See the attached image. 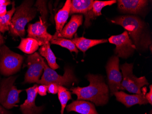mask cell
<instances>
[{"instance_id":"cell-1","label":"cell","mask_w":152,"mask_h":114,"mask_svg":"<svg viewBox=\"0 0 152 114\" xmlns=\"http://www.w3.org/2000/svg\"><path fill=\"white\" fill-rule=\"evenodd\" d=\"M86 77L89 85L86 87L71 88L72 94L77 96V100L90 101L96 106L107 104L109 100V89L103 77L93 74H88Z\"/></svg>"},{"instance_id":"cell-2","label":"cell","mask_w":152,"mask_h":114,"mask_svg":"<svg viewBox=\"0 0 152 114\" xmlns=\"http://www.w3.org/2000/svg\"><path fill=\"white\" fill-rule=\"evenodd\" d=\"M33 3V1L26 0L16 8L9 26L10 32L14 36H24L26 25L35 18L38 11Z\"/></svg>"},{"instance_id":"cell-3","label":"cell","mask_w":152,"mask_h":114,"mask_svg":"<svg viewBox=\"0 0 152 114\" xmlns=\"http://www.w3.org/2000/svg\"><path fill=\"white\" fill-rule=\"evenodd\" d=\"M111 22L121 26L126 30L136 49L140 46L147 49L150 42L149 38L142 35L143 24L139 18L131 15L122 16L112 20Z\"/></svg>"},{"instance_id":"cell-4","label":"cell","mask_w":152,"mask_h":114,"mask_svg":"<svg viewBox=\"0 0 152 114\" xmlns=\"http://www.w3.org/2000/svg\"><path fill=\"white\" fill-rule=\"evenodd\" d=\"M44 73L38 84L46 85L54 83L60 86H68L78 82L77 78L74 75L72 68L69 67L65 68L64 74L61 75L55 70L52 69L44 62Z\"/></svg>"},{"instance_id":"cell-5","label":"cell","mask_w":152,"mask_h":114,"mask_svg":"<svg viewBox=\"0 0 152 114\" xmlns=\"http://www.w3.org/2000/svg\"><path fill=\"white\" fill-rule=\"evenodd\" d=\"M24 58L23 56L11 51L3 45L0 48V72L5 76H10L19 71Z\"/></svg>"},{"instance_id":"cell-6","label":"cell","mask_w":152,"mask_h":114,"mask_svg":"<svg viewBox=\"0 0 152 114\" xmlns=\"http://www.w3.org/2000/svg\"><path fill=\"white\" fill-rule=\"evenodd\" d=\"M17 76L3 79L0 85V104L5 108L10 109L18 106L19 95L23 90H18L14 85Z\"/></svg>"},{"instance_id":"cell-7","label":"cell","mask_w":152,"mask_h":114,"mask_svg":"<svg viewBox=\"0 0 152 114\" xmlns=\"http://www.w3.org/2000/svg\"><path fill=\"white\" fill-rule=\"evenodd\" d=\"M133 63H127L120 66L123 75L120 90H126L135 94H140L142 93L141 88L149 84L145 77L137 78L133 74Z\"/></svg>"},{"instance_id":"cell-8","label":"cell","mask_w":152,"mask_h":114,"mask_svg":"<svg viewBox=\"0 0 152 114\" xmlns=\"http://www.w3.org/2000/svg\"><path fill=\"white\" fill-rule=\"evenodd\" d=\"M44 59L37 52L28 56L26 61L28 69L25 76V83L38 84L44 70Z\"/></svg>"},{"instance_id":"cell-9","label":"cell","mask_w":152,"mask_h":114,"mask_svg":"<svg viewBox=\"0 0 152 114\" xmlns=\"http://www.w3.org/2000/svg\"><path fill=\"white\" fill-rule=\"evenodd\" d=\"M108 41L116 45L114 52L118 57L128 58L134 54L136 49L126 31L119 35L112 36L109 38Z\"/></svg>"},{"instance_id":"cell-10","label":"cell","mask_w":152,"mask_h":114,"mask_svg":"<svg viewBox=\"0 0 152 114\" xmlns=\"http://www.w3.org/2000/svg\"><path fill=\"white\" fill-rule=\"evenodd\" d=\"M119 68V58L117 56L112 57L106 67L108 87L111 96L120 90L123 77Z\"/></svg>"},{"instance_id":"cell-11","label":"cell","mask_w":152,"mask_h":114,"mask_svg":"<svg viewBox=\"0 0 152 114\" xmlns=\"http://www.w3.org/2000/svg\"><path fill=\"white\" fill-rule=\"evenodd\" d=\"M27 32L28 37L37 41L40 46L50 42L53 38V36L48 32L47 25L40 21L29 24Z\"/></svg>"},{"instance_id":"cell-12","label":"cell","mask_w":152,"mask_h":114,"mask_svg":"<svg viewBox=\"0 0 152 114\" xmlns=\"http://www.w3.org/2000/svg\"><path fill=\"white\" fill-rule=\"evenodd\" d=\"M37 85H34L33 87L26 89L27 99L20 106V110L23 114H40L43 109V106H37L35 99L37 96Z\"/></svg>"},{"instance_id":"cell-13","label":"cell","mask_w":152,"mask_h":114,"mask_svg":"<svg viewBox=\"0 0 152 114\" xmlns=\"http://www.w3.org/2000/svg\"><path fill=\"white\" fill-rule=\"evenodd\" d=\"M147 88H144L140 94L130 95L124 92L118 91L114 94L118 101L124 104L127 107L129 108L133 105L139 104L140 105L147 104L148 102L145 97Z\"/></svg>"},{"instance_id":"cell-14","label":"cell","mask_w":152,"mask_h":114,"mask_svg":"<svg viewBox=\"0 0 152 114\" xmlns=\"http://www.w3.org/2000/svg\"><path fill=\"white\" fill-rule=\"evenodd\" d=\"M118 8L124 13L140 14L148 4L145 0H119L118 1Z\"/></svg>"},{"instance_id":"cell-15","label":"cell","mask_w":152,"mask_h":114,"mask_svg":"<svg viewBox=\"0 0 152 114\" xmlns=\"http://www.w3.org/2000/svg\"><path fill=\"white\" fill-rule=\"evenodd\" d=\"M83 22L82 14H74L72 16L69 22L63 28L61 33L56 36L53 35V37L72 39L78 27L83 24Z\"/></svg>"},{"instance_id":"cell-16","label":"cell","mask_w":152,"mask_h":114,"mask_svg":"<svg viewBox=\"0 0 152 114\" xmlns=\"http://www.w3.org/2000/svg\"><path fill=\"white\" fill-rule=\"evenodd\" d=\"M67 112L74 111L80 114H99L92 103L83 100L73 101L66 106Z\"/></svg>"},{"instance_id":"cell-17","label":"cell","mask_w":152,"mask_h":114,"mask_svg":"<svg viewBox=\"0 0 152 114\" xmlns=\"http://www.w3.org/2000/svg\"><path fill=\"white\" fill-rule=\"evenodd\" d=\"M117 2L116 0L100 1H95L93 4L92 9L85 15V20L84 25L86 27H88L91 25V21L94 19L96 17L102 15V8L106 6H111Z\"/></svg>"},{"instance_id":"cell-18","label":"cell","mask_w":152,"mask_h":114,"mask_svg":"<svg viewBox=\"0 0 152 114\" xmlns=\"http://www.w3.org/2000/svg\"><path fill=\"white\" fill-rule=\"evenodd\" d=\"M71 1L66 0L63 8L59 10L55 16V21L56 24V32L54 36H56L59 34L66 23L70 12Z\"/></svg>"},{"instance_id":"cell-19","label":"cell","mask_w":152,"mask_h":114,"mask_svg":"<svg viewBox=\"0 0 152 114\" xmlns=\"http://www.w3.org/2000/svg\"><path fill=\"white\" fill-rule=\"evenodd\" d=\"M93 0H72L71 1L70 14H83L86 15L92 9Z\"/></svg>"},{"instance_id":"cell-20","label":"cell","mask_w":152,"mask_h":114,"mask_svg":"<svg viewBox=\"0 0 152 114\" xmlns=\"http://www.w3.org/2000/svg\"><path fill=\"white\" fill-rule=\"evenodd\" d=\"M71 40L77 49L84 53L90 48L107 42V39H90L84 37L75 38Z\"/></svg>"},{"instance_id":"cell-21","label":"cell","mask_w":152,"mask_h":114,"mask_svg":"<svg viewBox=\"0 0 152 114\" xmlns=\"http://www.w3.org/2000/svg\"><path fill=\"white\" fill-rule=\"evenodd\" d=\"M39 52L41 56L43 57L46 59L50 68L53 70L59 68V66L56 62V56L50 47V42L41 46L39 49Z\"/></svg>"},{"instance_id":"cell-22","label":"cell","mask_w":152,"mask_h":114,"mask_svg":"<svg viewBox=\"0 0 152 114\" xmlns=\"http://www.w3.org/2000/svg\"><path fill=\"white\" fill-rule=\"evenodd\" d=\"M40 46L38 42L30 38H21L20 43L17 48L23 53L32 54L36 52Z\"/></svg>"},{"instance_id":"cell-23","label":"cell","mask_w":152,"mask_h":114,"mask_svg":"<svg viewBox=\"0 0 152 114\" xmlns=\"http://www.w3.org/2000/svg\"><path fill=\"white\" fill-rule=\"evenodd\" d=\"M12 4V9L7 12L6 15L3 17H0V32L1 33H5L6 32L9 30L11 20L16 11L15 1H13Z\"/></svg>"},{"instance_id":"cell-24","label":"cell","mask_w":152,"mask_h":114,"mask_svg":"<svg viewBox=\"0 0 152 114\" xmlns=\"http://www.w3.org/2000/svg\"><path fill=\"white\" fill-rule=\"evenodd\" d=\"M50 43L52 44H56L64 47L69 50L71 52H74L76 54H78V50L76 47L73 42L70 39L66 38L53 37L50 41Z\"/></svg>"},{"instance_id":"cell-25","label":"cell","mask_w":152,"mask_h":114,"mask_svg":"<svg viewBox=\"0 0 152 114\" xmlns=\"http://www.w3.org/2000/svg\"><path fill=\"white\" fill-rule=\"evenodd\" d=\"M58 94V97L61 105V114H64V110L67 102L72 99L71 93L66 87L59 85Z\"/></svg>"},{"instance_id":"cell-26","label":"cell","mask_w":152,"mask_h":114,"mask_svg":"<svg viewBox=\"0 0 152 114\" xmlns=\"http://www.w3.org/2000/svg\"><path fill=\"white\" fill-rule=\"evenodd\" d=\"M34 6L41 13V17L40 21L44 24L47 25V19L48 16V11L46 7V2L43 1H37Z\"/></svg>"},{"instance_id":"cell-27","label":"cell","mask_w":152,"mask_h":114,"mask_svg":"<svg viewBox=\"0 0 152 114\" xmlns=\"http://www.w3.org/2000/svg\"><path fill=\"white\" fill-rule=\"evenodd\" d=\"M48 86V91L50 94H58V85L54 83H51L47 85Z\"/></svg>"},{"instance_id":"cell-28","label":"cell","mask_w":152,"mask_h":114,"mask_svg":"<svg viewBox=\"0 0 152 114\" xmlns=\"http://www.w3.org/2000/svg\"><path fill=\"white\" fill-rule=\"evenodd\" d=\"M48 91V86L46 85H41L37 87L38 94L42 96H46Z\"/></svg>"},{"instance_id":"cell-29","label":"cell","mask_w":152,"mask_h":114,"mask_svg":"<svg viewBox=\"0 0 152 114\" xmlns=\"http://www.w3.org/2000/svg\"><path fill=\"white\" fill-rule=\"evenodd\" d=\"M11 4V1H8L7 3L0 5V17H3L4 15H6L7 13V6Z\"/></svg>"},{"instance_id":"cell-30","label":"cell","mask_w":152,"mask_h":114,"mask_svg":"<svg viewBox=\"0 0 152 114\" xmlns=\"http://www.w3.org/2000/svg\"><path fill=\"white\" fill-rule=\"evenodd\" d=\"M149 89H150V91L147 94H145V97L148 103L150 104H152V85H149Z\"/></svg>"},{"instance_id":"cell-31","label":"cell","mask_w":152,"mask_h":114,"mask_svg":"<svg viewBox=\"0 0 152 114\" xmlns=\"http://www.w3.org/2000/svg\"><path fill=\"white\" fill-rule=\"evenodd\" d=\"M0 114H11L10 112L7 111L4 108L0 105Z\"/></svg>"},{"instance_id":"cell-32","label":"cell","mask_w":152,"mask_h":114,"mask_svg":"<svg viewBox=\"0 0 152 114\" xmlns=\"http://www.w3.org/2000/svg\"><path fill=\"white\" fill-rule=\"evenodd\" d=\"M4 43V38H3L2 34H1V32H0V46H1V45H2V44Z\"/></svg>"},{"instance_id":"cell-33","label":"cell","mask_w":152,"mask_h":114,"mask_svg":"<svg viewBox=\"0 0 152 114\" xmlns=\"http://www.w3.org/2000/svg\"><path fill=\"white\" fill-rule=\"evenodd\" d=\"M8 1H7V0H1L0 1V5L5 4V3H7Z\"/></svg>"}]
</instances>
